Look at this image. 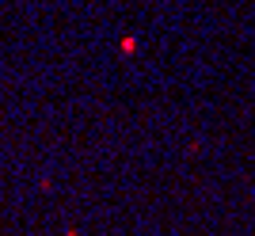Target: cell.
Returning <instances> with one entry per match:
<instances>
[{"label":"cell","instance_id":"cell-1","mask_svg":"<svg viewBox=\"0 0 255 236\" xmlns=\"http://www.w3.org/2000/svg\"><path fill=\"white\" fill-rule=\"evenodd\" d=\"M118 50H122V54H133V50H137V38H122V42H118Z\"/></svg>","mask_w":255,"mask_h":236}]
</instances>
